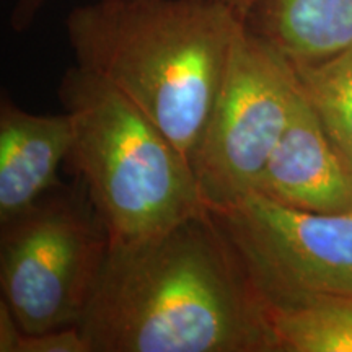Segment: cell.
<instances>
[{
  "mask_svg": "<svg viewBox=\"0 0 352 352\" xmlns=\"http://www.w3.org/2000/svg\"><path fill=\"white\" fill-rule=\"evenodd\" d=\"M270 305L206 212L109 245L80 321L90 352H276Z\"/></svg>",
  "mask_w": 352,
  "mask_h": 352,
  "instance_id": "cell-1",
  "label": "cell"
},
{
  "mask_svg": "<svg viewBox=\"0 0 352 352\" xmlns=\"http://www.w3.org/2000/svg\"><path fill=\"white\" fill-rule=\"evenodd\" d=\"M245 21L215 0H91L65 19L76 64L111 83L191 164Z\"/></svg>",
  "mask_w": 352,
  "mask_h": 352,
  "instance_id": "cell-2",
  "label": "cell"
},
{
  "mask_svg": "<svg viewBox=\"0 0 352 352\" xmlns=\"http://www.w3.org/2000/svg\"><path fill=\"white\" fill-rule=\"evenodd\" d=\"M57 95L74 124L67 162L109 245L152 239L208 210L188 158L111 83L76 64Z\"/></svg>",
  "mask_w": 352,
  "mask_h": 352,
  "instance_id": "cell-3",
  "label": "cell"
},
{
  "mask_svg": "<svg viewBox=\"0 0 352 352\" xmlns=\"http://www.w3.org/2000/svg\"><path fill=\"white\" fill-rule=\"evenodd\" d=\"M0 227V300L21 331L78 327L109 252L88 197L46 195Z\"/></svg>",
  "mask_w": 352,
  "mask_h": 352,
  "instance_id": "cell-4",
  "label": "cell"
},
{
  "mask_svg": "<svg viewBox=\"0 0 352 352\" xmlns=\"http://www.w3.org/2000/svg\"><path fill=\"white\" fill-rule=\"evenodd\" d=\"M298 94L300 80L292 60L245 23L191 158L209 210L254 191Z\"/></svg>",
  "mask_w": 352,
  "mask_h": 352,
  "instance_id": "cell-5",
  "label": "cell"
},
{
  "mask_svg": "<svg viewBox=\"0 0 352 352\" xmlns=\"http://www.w3.org/2000/svg\"><path fill=\"white\" fill-rule=\"evenodd\" d=\"M210 214L267 305L352 297V212H310L253 191Z\"/></svg>",
  "mask_w": 352,
  "mask_h": 352,
  "instance_id": "cell-6",
  "label": "cell"
},
{
  "mask_svg": "<svg viewBox=\"0 0 352 352\" xmlns=\"http://www.w3.org/2000/svg\"><path fill=\"white\" fill-rule=\"evenodd\" d=\"M254 192L310 212H352V170L302 87Z\"/></svg>",
  "mask_w": 352,
  "mask_h": 352,
  "instance_id": "cell-7",
  "label": "cell"
},
{
  "mask_svg": "<svg viewBox=\"0 0 352 352\" xmlns=\"http://www.w3.org/2000/svg\"><path fill=\"white\" fill-rule=\"evenodd\" d=\"M74 142L72 118L36 114L0 100V223L19 217L56 188Z\"/></svg>",
  "mask_w": 352,
  "mask_h": 352,
  "instance_id": "cell-8",
  "label": "cell"
},
{
  "mask_svg": "<svg viewBox=\"0 0 352 352\" xmlns=\"http://www.w3.org/2000/svg\"><path fill=\"white\" fill-rule=\"evenodd\" d=\"M245 23L294 64L352 47V0H263Z\"/></svg>",
  "mask_w": 352,
  "mask_h": 352,
  "instance_id": "cell-9",
  "label": "cell"
},
{
  "mask_svg": "<svg viewBox=\"0 0 352 352\" xmlns=\"http://www.w3.org/2000/svg\"><path fill=\"white\" fill-rule=\"evenodd\" d=\"M276 352H352V297L314 296L270 305Z\"/></svg>",
  "mask_w": 352,
  "mask_h": 352,
  "instance_id": "cell-10",
  "label": "cell"
},
{
  "mask_svg": "<svg viewBox=\"0 0 352 352\" xmlns=\"http://www.w3.org/2000/svg\"><path fill=\"white\" fill-rule=\"evenodd\" d=\"M294 65L303 95L352 170V47L321 63Z\"/></svg>",
  "mask_w": 352,
  "mask_h": 352,
  "instance_id": "cell-11",
  "label": "cell"
},
{
  "mask_svg": "<svg viewBox=\"0 0 352 352\" xmlns=\"http://www.w3.org/2000/svg\"><path fill=\"white\" fill-rule=\"evenodd\" d=\"M0 352H90V347L80 327L21 331L15 316L0 300Z\"/></svg>",
  "mask_w": 352,
  "mask_h": 352,
  "instance_id": "cell-12",
  "label": "cell"
},
{
  "mask_svg": "<svg viewBox=\"0 0 352 352\" xmlns=\"http://www.w3.org/2000/svg\"><path fill=\"white\" fill-rule=\"evenodd\" d=\"M50 2L51 0H13L10 19H8L10 28L15 33L26 32Z\"/></svg>",
  "mask_w": 352,
  "mask_h": 352,
  "instance_id": "cell-13",
  "label": "cell"
},
{
  "mask_svg": "<svg viewBox=\"0 0 352 352\" xmlns=\"http://www.w3.org/2000/svg\"><path fill=\"white\" fill-rule=\"evenodd\" d=\"M215 2L232 8L241 20L246 21L248 16L259 7V3H261L263 0H215Z\"/></svg>",
  "mask_w": 352,
  "mask_h": 352,
  "instance_id": "cell-14",
  "label": "cell"
}]
</instances>
